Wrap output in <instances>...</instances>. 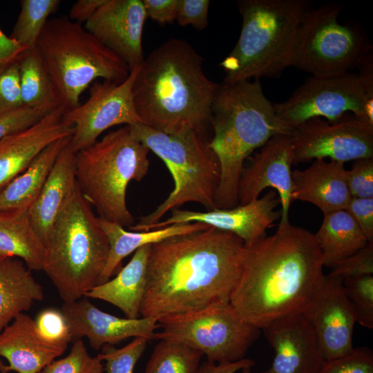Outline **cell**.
<instances>
[{
    "label": "cell",
    "mask_w": 373,
    "mask_h": 373,
    "mask_svg": "<svg viewBox=\"0 0 373 373\" xmlns=\"http://www.w3.org/2000/svg\"><path fill=\"white\" fill-rule=\"evenodd\" d=\"M245 251L240 238L212 227L151 245L140 315L159 321L229 304Z\"/></svg>",
    "instance_id": "cell-1"
},
{
    "label": "cell",
    "mask_w": 373,
    "mask_h": 373,
    "mask_svg": "<svg viewBox=\"0 0 373 373\" xmlns=\"http://www.w3.org/2000/svg\"><path fill=\"white\" fill-rule=\"evenodd\" d=\"M323 267L314 233L289 222L278 224L274 234L246 246L230 304L261 329L303 312L323 279Z\"/></svg>",
    "instance_id": "cell-2"
},
{
    "label": "cell",
    "mask_w": 373,
    "mask_h": 373,
    "mask_svg": "<svg viewBox=\"0 0 373 373\" xmlns=\"http://www.w3.org/2000/svg\"><path fill=\"white\" fill-rule=\"evenodd\" d=\"M202 64L194 48L178 38L166 41L144 58L132 87L142 124L167 134L204 133L219 84L206 76Z\"/></svg>",
    "instance_id": "cell-3"
},
{
    "label": "cell",
    "mask_w": 373,
    "mask_h": 373,
    "mask_svg": "<svg viewBox=\"0 0 373 373\" xmlns=\"http://www.w3.org/2000/svg\"><path fill=\"white\" fill-rule=\"evenodd\" d=\"M211 124L213 135L209 146L220 166L216 204L218 209L233 208L239 204V182L246 159L274 136L291 135L294 128L277 115L258 79L219 85Z\"/></svg>",
    "instance_id": "cell-4"
},
{
    "label": "cell",
    "mask_w": 373,
    "mask_h": 373,
    "mask_svg": "<svg viewBox=\"0 0 373 373\" xmlns=\"http://www.w3.org/2000/svg\"><path fill=\"white\" fill-rule=\"evenodd\" d=\"M45 249L43 271L64 303L80 299L100 285L109 242L78 185L58 216Z\"/></svg>",
    "instance_id": "cell-5"
},
{
    "label": "cell",
    "mask_w": 373,
    "mask_h": 373,
    "mask_svg": "<svg viewBox=\"0 0 373 373\" xmlns=\"http://www.w3.org/2000/svg\"><path fill=\"white\" fill-rule=\"evenodd\" d=\"M307 0H240L239 39L221 61L223 84L277 77L288 67L296 31L309 10Z\"/></svg>",
    "instance_id": "cell-6"
},
{
    "label": "cell",
    "mask_w": 373,
    "mask_h": 373,
    "mask_svg": "<svg viewBox=\"0 0 373 373\" xmlns=\"http://www.w3.org/2000/svg\"><path fill=\"white\" fill-rule=\"evenodd\" d=\"M149 151L132 126L125 125L75 153L78 187L99 218L123 227L134 224L126 205L127 186L146 175Z\"/></svg>",
    "instance_id": "cell-7"
},
{
    "label": "cell",
    "mask_w": 373,
    "mask_h": 373,
    "mask_svg": "<svg viewBox=\"0 0 373 373\" xmlns=\"http://www.w3.org/2000/svg\"><path fill=\"white\" fill-rule=\"evenodd\" d=\"M35 47L67 110L80 104L82 94L97 79L120 84L130 74L121 58L68 15L49 19Z\"/></svg>",
    "instance_id": "cell-8"
},
{
    "label": "cell",
    "mask_w": 373,
    "mask_h": 373,
    "mask_svg": "<svg viewBox=\"0 0 373 373\" xmlns=\"http://www.w3.org/2000/svg\"><path fill=\"white\" fill-rule=\"evenodd\" d=\"M131 126L141 142L164 162L173 177L174 188L162 204L129 227V230L142 231L160 221L168 211L188 202L199 203L207 211L217 209L220 166L204 133L188 131L167 134L142 123Z\"/></svg>",
    "instance_id": "cell-9"
},
{
    "label": "cell",
    "mask_w": 373,
    "mask_h": 373,
    "mask_svg": "<svg viewBox=\"0 0 373 373\" xmlns=\"http://www.w3.org/2000/svg\"><path fill=\"white\" fill-rule=\"evenodd\" d=\"M341 7L326 4L309 8L303 15L291 50L288 67L313 77H325L347 73L372 59L370 46L353 26L338 21Z\"/></svg>",
    "instance_id": "cell-10"
},
{
    "label": "cell",
    "mask_w": 373,
    "mask_h": 373,
    "mask_svg": "<svg viewBox=\"0 0 373 373\" xmlns=\"http://www.w3.org/2000/svg\"><path fill=\"white\" fill-rule=\"evenodd\" d=\"M359 73L310 77L285 102L274 104L277 115L293 128L315 117L335 122L351 113L373 126V74L370 61Z\"/></svg>",
    "instance_id": "cell-11"
},
{
    "label": "cell",
    "mask_w": 373,
    "mask_h": 373,
    "mask_svg": "<svg viewBox=\"0 0 373 373\" xmlns=\"http://www.w3.org/2000/svg\"><path fill=\"white\" fill-rule=\"evenodd\" d=\"M158 325L161 331L155 332L153 339L184 343L216 363L244 358L261 332L244 320L230 303L163 318Z\"/></svg>",
    "instance_id": "cell-12"
},
{
    "label": "cell",
    "mask_w": 373,
    "mask_h": 373,
    "mask_svg": "<svg viewBox=\"0 0 373 373\" xmlns=\"http://www.w3.org/2000/svg\"><path fill=\"white\" fill-rule=\"evenodd\" d=\"M294 164L328 157L345 162L373 158V126L346 115L335 122L310 119L291 135Z\"/></svg>",
    "instance_id": "cell-13"
},
{
    "label": "cell",
    "mask_w": 373,
    "mask_h": 373,
    "mask_svg": "<svg viewBox=\"0 0 373 373\" xmlns=\"http://www.w3.org/2000/svg\"><path fill=\"white\" fill-rule=\"evenodd\" d=\"M138 68L133 69L120 84L106 80L93 83L86 102L66 111L65 119L74 127L70 146L75 153L93 144L112 126L142 123L135 109L132 93Z\"/></svg>",
    "instance_id": "cell-14"
},
{
    "label": "cell",
    "mask_w": 373,
    "mask_h": 373,
    "mask_svg": "<svg viewBox=\"0 0 373 373\" xmlns=\"http://www.w3.org/2000/svg\"><path fill=\"white\" fill-rule=\"evenodd\" d=\"M302 314L310 324L325 361L342 356L354 347L356 321L339 278L324 275Z\"/></svg>",
    "instance_id": "cell-15"
},
{
    "label": "cell",
    "mask_w": 373,
    "mask_h": 373,
    "mask_svg": "<svg viewBox=\"0 0 373 373\" xmlns=\"http://www.w3.org/2000/svg\"><path fill=\"white\" fill-rule=\"evenodd\" d=\"M278 193L271 190L248 204L231 209L193 211L175 209L165 220L146 227L142 231L162 229L174 224L200 222L217 229L232 233L249 246L267 236L266 231L280 218Z\"/></svg>",
    "instance_id": "cell-16"
},
{
    "label": "cell",
    "mask_w": 373,
    "mask_h": 373,
    "mask_svg": "<svg viewBox=\"0 0 373 373\" xmlns=\"http://www.w3.org/2000/svg\"><path fill=\"white\" fill-rule=\"evenodd\" d=\"M294 151L291 135H278L271 137L244 166L238 187V205L256 200L261 192L271 187L278 193L281 204L280 220H289L292 200L291 165Z\"/></svg>",
    "instance_id": "cell-17"
},
{
    "label": "cell",
    "mask_w": 373,
    "mask_h": 373,
    "mask_svg": "<svg viewBox=\"0 0 373 373\" xmlns=\"http://www.w3.org/2000/svg\"><path fill=\"white\" fill-rule=\"evenodd\" d=\"M146 18L142 0H106L84 26L131 72L144 59L142 34Z\"/></svg>",
    "instance_id": "cell-18"
},
{
    "label": "cell",
    "mask_w": 373,
    "mask_h": 373,
    "mask_svg": "<svg viewBox=\"0 0 373 373\" xmlns=\"http://www.w3.org/2000/svg\"><path fill=\"white\" fill-rule=\"evenodd\" d=\"M70 328L73 341L86 337L90 347L99 350L105 345H115L131 337L153 339L160 328L158 319L119 318L100 310L88 298L64 303L60 309Z\"/></svg>",
    "instance_id": "cell-19"
},
{
    "label": "cell",
    "mask_w": 373,
    "mask_h": 373,
    "mask_svg": "<svg viewBox=\"0 0 373 373\" xmlns=\"http://www.w3.org/2000/svg\"><path fill=\"white\" fill-rule=\"evenodd\" d=\"M261 331L274 357L269 367L260 373H318L325 360L302 313L278 318Z\"/></svg>",
    "instance_id": "cell-20"
},
{
    "label": "cell",
    "mask_w": 373,
    "mask_h": 373,
    "mask_svg": "<svg viewBox=\"0 0 373 373\" xmlns=\"http://www.w3.org/2000/svg\"><path fill=\"white\" fill-rule=\"evenodd\" d=\"M59 105L31 127L0 140V191L55 141L72 136L74 127Z\"/></svg>",
    "instance_id": "cell-21"
},
{
    "label": "cell",
    "mask_w": 373,
    "mask_h": 373,
    "mask_svg": "<svg viewBox=\"0 0 373 373\" xmlns=\"http://www.w3.org/2000/svg\"><path fill=\"white\" fill-rule=\"evenodd\" d=\"M68 344L51 341L39 330L35 321L22 313L0 332V356L8 365L0 363L3 373H39L61 356Z\"/></svg>",
    "instance_id": "cell-22"
},
{
    "label": "cell",
    "mask_w": 373,
    "mask_h": 373,
    "mask_svg": "<svg viewBox=\"0 0 373 373\" xmlns=\"http://www.w3.org/2000/svg\"><path fill=\"white\" fill-rule=\"evenodd\" d=\"M292 200L307 202L323 214L345 209L350 200L343 162L314 160L303 170L291 172Z\"/></svg>",
    "instance_id": "cell-23"
},
{
    "label": "cell",
    "mask_w": 373,
    "mask_h": 373,
    "mask_svg": "<svg viewBox=\"0 0 373 373\" xmlns=\"http://www.w3.org/2000/svg\"><path fill=\"white\" fill-rule=\"evenodd\" d=\"M77 185L75 153L69 142L60 152L40 193L29 209L32 225L44 245Z\"/></svg>",
    "instance_id": "cell-24"
},
{
    "label": "cell",
    "mask_w": 373,
    "mask_h": 373,
    "mask_svg": "<svg viewBox=\"0 0 373 373\" xmlns=\"http://www.w3.org/2000/svg\"><path fill=\"white\" fill-rule=\"evenodd\" d=\"M151 245L137 249L115 277L96 286L84 297L106 301L119 308L126 318H138L146 291Z\"/></svg>",
    "instance_id": "cell-25"
},
{
    "label": "cell",
    "mask_w": 373,
    "mask_h": 373,
    "mask_svg": "<svg viewBox=\"0 0 373 373\" xmlns=\"http://www.w3.org/2000/svg\"><path fill=\"white\" fill-rule=\"evenodd\" d=\"M98 223L109 242L108 259L100 278V284L117 273L122 260L137 249L167 238L207 229L209 226L200 222L174 224L147 231H129L122 226L97 217Z\"/></svg>",
    "instance_id": "cell-26"
},
{
    "label": "cell",
    "mask_w": 373,
    "mask_h": 373,
    "mask_svg": "<svg viewBox=\"0 0 373 373\" xmlns=\"http://www.w3.org/2000/svg\"><path fill=\"white\" fill-rule=\"evenodd\" d=\"M16 257L0 260V332L36 301L44 299L42 286Z\"/></svg>",
    "instance_id": "cell-27"
},
{
    "label": "cell",
    "mask_w": 373,
    "mask_h": 373,
    "mask_svg": "<svg viewBox=\"0 0 373 373\" xmlns=\"http://www.w3.org/2000/svg\"><path fill=\"white\" fill-rule=\"evenodd\" d=\"M72 136L59 139L45 148L27 169L0 191V210L30 209L40 193L61 150Z\"/></svg>",
    "instance_id": "cell-28"
},
{
    "label": "cell",
    "mask_w": 373,
    "mask_h": 373,
    "mask_svg": "<svg viewBox=\"0 0 373 373\" xmlns=\"http://www.w3.org/2000/svg\"><path fill=\"white\" fill-rule=\"evenodd\" d=\"M45 245L34 229L29 209L0 210V256L21 259L30 270L43 271Z\"/></svg>",
    "instance_id": "cell-29"
},
{
    "label": "cell",
    "mask_w": 373,
    "mask_h": 373,
    "mask_svg": "<svg viewBox=\"0 0 373 373\" xmlns=\"http://www.w3.org/2000/svg\"><path fill=\"white\" fill-rule=\"evenodd\" d=\"M314 236L321 252L323 265L329 268L368 243L356 222L344 209L324 214L323 222Z\"/></svg>",
    "instance_id": "cell-30"
},
{
    "label": "cell",
    "mask_w": 373,
    "mask_h": 373,
    "mask_svg": "<svg viewBox=\"0 0 373 373\" xmlns=\"http://www.w3.org/2000/svg\"><path fill=\"white\" fill-rule=\"evenodd\" d=\"M18 65L23 106L55 108L61 105L36 47L26 49Z\"/></svg>",
    "instance_id": "cell-31"
},
{
    "label": "cell",
    "mask_w": 373,
    "mask_h": 373,
    "mask_svg": "<svg viewBox=\"0 0 373 373\" xmlns=\"http://www.w3.org/2000/svg\"><path fill=\"white\" fill-rule=\"evenodd\" d=\"M204 354L175 340H160L146 365L145 373H198Z\"/></svg>",
    "instance_id": "cell-32"
},
{
    "label": "cell",
    "mask_w": 373,
    "mask_h": 373,
    "mask_svg": "<svg viewBox=\"0 0 373 373\" xmlns=\"http://www.w3.org/2000/svg\"><path fill=\"white\" fill-rule=\"evenodd\" d=\"M59 0H21V10L10 37L26 49L35 47L48 17L57 12Z\"/></svg>",
    "instance_id": "cell-33"
},
{
    "label": "cell",
    "mask_w": 373,
    "mask_h": 373,
    "mask_svg": "<svg viewBox=\"0 0 373 373\" xmlns=\"http://www.w3.org/2000/svg\"><path fill=\"white\" fill-rule=\"evenodd\" d=\"M345 296L356 323L373 328V275L347 278L343 280Z\"/></svg>",
    "instance_id": "cell-34"
},
{
    "label": "cell",
    "mask_w": 373,
    "mask_h": 373,
    "mask_svg": "<svg viewBox=\"0 0 373 373\" xmlns=\"http://www.w3.org/2000/svg\"><path fill=\"white\" fill-rule=\"evenodd\" d=\"M149 341L144 337H136L121 348H115L111 345H104L97 354L102 361H105L104 371L106 373H133Z\"/></svg>",
    "instance_id": "cell-35"
},
{
    "label": "cell",
    "mask_w": 373,
    "mask_h": 373,
    "mask_svg": "<svg viewBox=\"0 0 373 373\" xmlns=\"http://www.w3.org/2000/svg\"><path fill=\"white\" fill-rule=\"evenodd\" d=\"M102 361L91 356L82 339L75 340L66 356L55 359L39 373H103Z\"/></svg>",
    "instance_id": "cell-36"
},
{
    "label": "cell",
    "mask_w": 373,
    "mask_h": 373,
    "mask_svg": "<svg viewBox=\"0 0 373 373\" xmlns=\"http://www.w3.org/2000/svg\"><path fill=\"white\" fill-rule=\"evenodd\" d=\"M318 373H373V352L367 347H353L342 356L325 361Z\"/></svg>",
    "instance_id": "cell-37"
},
{
    "label": "cell",
    "mask_w": 373,
    "mask_h": 373,
    "mask_svg": "<svg viewBox=\"0 0 373 373\" xmlns=\"http://www.w3.org/2000/svg\"><path fill=\"white\" fill-rule=\"evenodd\" d=\"M331 268L329 275L342 280L373 274V242H368L354 254L340 260Z\"/></svg>",
    "instance_id": "cell-38"
},
{
    "label": "cell",
    "mask_w": 373,
    "mask_h": 373,
    "mask_svg": "<svg viewBox=\"0 0 373 373\" xmlns=\"http://www.w3.org/2000/svg\"><path fill=\"white\" fill-rule=\"evenodd\" d=\"M55 108L22 106L1 115L0 140L31 127Z\"/></svg>",
    "instance_id": "cell-39"
},
{
    "label": "cell",
    "mask_w": 373,
    "mask_h": 373,
    "mask_svg": "<svg viewBox=\"0 0 373 373\" xmlns=\"http://www.w3.org/2000/svg\"><path fill=\"white\" fill-rule=\"evenodd\" d=\"M22 106L17 61L0 72V116Z\"/></svg>",
    "instance_id": "cell-40"
},
{
    "label": "cell",
    "mask_w": 373,
    "mask_h": 373,
    "mask_svg": "<svg viewBox=\"0 0 373 373\" xmlns=\"http://www.w3.org/2000/svg\"><path fill=\"white\" fill-rule=\"evenodd\" d=\"M347 182L352 197L373 198V158L354 160L347 170Z\"/></svg>",
    "instance_id": "cell-41"
},
{
    "label": "cell",
    "mask_w": 373,
    "mask_h": 373,
    "mask_svg": "<svg viewBox=\"0 0 373 373\" xmlns=\"http://www.w3.org/2000/svg\"><path fill=\"white\" fill-rule=\"evenodd\" d=\"M35 321L46 338L66 344L73 341L69 326L61 310L46 308L38 314Z\"/></svg>",
    "instance_id": "cell-42"
},
{
    "label": "cell",
    "mask_w": 373,
    "mask_h": 373,
    "mask_svg": "<svg viewBox=\"0 0 373 373\" xmlns=\"http://www.w3.org/2000/svg\"><path fill=\"white\" fill-rule=\"evenodd\" d=\"M209 0H178L176 19L182 26L204 30L208 26Z\"/></svg>",
    "instance_id": "cell-43"
},
{
    "label": "cell",
    "mask_w": 373,
    "mask_h": 373,
    "mask_svg": "<svg viewBox=\"0 0 373 373\" xmlns=\"http://www.w3.org/2000/svg\"><path fill=\"white\" fill-rule=\"evenodd\" d=\"M345 210L354 219L368 242H373V198L352 197Z\"/></svg>",
    "instance_id": "cell-44"
},
{
    "label": "cell",
    "mask_w": 373,
    "mask_h": 373,
    "mask_svg": "<svg viewBox=\"0 0 373 373\" xmlns=\"http://www.w3.org/2000/svg\"><path fill=\"white\" fill-rule=\"evenodd\" d=\"M146 17L160 23L176 19L178 0H142Z\"/></svg>",
    "instance_id": "cell-45"
},
{
    "label": "cell",
    "mask_w": 373,
    "mask_h": 373,
    "mask_svg": "<svg viewBox=\"0 0 373 373\" xmlns=\"http://www.w3.org/2000/svg\"><path fill=\"white\" fill-rule=\"evenodd\" d=\"M26 50L0 28V72L17 61Z\"/></svg>",
    "instance_id": "cell-46"
},
{
    "label": "cell",
    "mask_w": 373,
    "mask_h": 373,
    "mask_svg": "<svg viewBox=\"0 0 373 373\" xmlns=\"http://www.w3.org/2000/svg\"><path fill=\"white\" fill-rule=\"evenodd\" d=\"M106 1L78 0L71 6L68 17L75 22L85 23Z\"/></svg>",
    "instance_id": "cell-47"
},
{
    "label": "cell",
    "mask_w": 373,
    "mask_h": 373,
    "mask_svg": "<svg viewBox=\"0 0 373 373\" xmlns=\"http://www.w3.org/2000/svg\"><path fill=\"white\" fill-rule=\"evenodd\" d=\"M254 363L253 360L247 358L223 363H216L207 360L200 365L198 373H237L245 368H251Z\"/></svg>",
    "instance_id": "cell-48"
},
{
    "label": "cell",
    "mask_w": 373,
    "mask_h": 373,
    "mask_svg": "<svg viewBox=\"0 0 373 373\" xmlns=\"http://www.w3.org/2000/svg\"><path fill=\"white\" fill-rule=\"evenodd\" d=\"M251 368H245L240 371V373H251Z\"/></svg>",
    "instance_id": "cell-49"
},
{
    "label": "cell",
    "mask_w": 373,
    "mask_h": 373,
    "mask_svg": "<svg viewBox=\"0 0 373 373\" xmlns=\"http://www.w3.org/2000/svg\"><path fill=\"white\" fill-rule=\"evenodd\" d=\"M2 259V258L0 256V260Z\"/></svg>",
    "instance_id": "cell-50"
}]
</instances>
